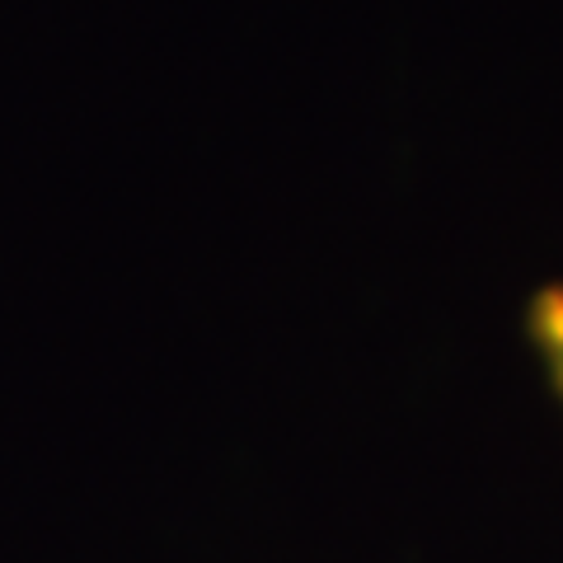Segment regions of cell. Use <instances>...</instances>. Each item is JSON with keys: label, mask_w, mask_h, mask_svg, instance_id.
<instances>
[{"label": "cell", "mask_w": 563, "mask_h": 563, "mask_svg": "<svg viewBox=\"0 0 563 563\" xmlns=\"http://www.w3.org/2000/svg\"><path fill=\"white\" fill-rule=\"evenodd\" d=\"M531 339L554 390L563 395V287H544L531 301Z\"/></svg>", "instance_id": "6da1fadb"}]
</instances>
